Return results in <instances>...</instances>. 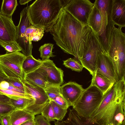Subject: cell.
Here are the masks:
<instances>
[{
    "label": "cell",
    "mask_w": 125,
    "mask_h": 125,
    "mask_svg": "<svg viewBox=\"0 0 125 125\" xmlns=\"http://www.w3.org/2000/svg\"><path fill=\"white\" fill-rule=\"evenodd\" d=\"M44 31L52 34L57 45L64 52L79 61L93 32L88 25L82 24L63 8Z\"/></svg>",
    "instance_id": "cell-1"
},
{
    "label": "cell",
    "mask_w": 125,
    "mask_h": 125,
    "mask_svg": "<svg viewBox=\"0 0 125 125\" xmlns=\"http://www.w3.org/2000/svg\"><path fill=\"white\" fill-rule=\"evenodd\" d=\"M70 0H36L28 9L31 24L45 31L57 18Z\"/></svg>",
    "instance_id": "cell-2"
},
{
    "label": "cell",
    "mask_w": 125,
    "mask_h": 125,
    "mask_svg": "<svg viewBox=\"0 0 125 125\" xmlns=\"http://www.w3.org/2000/svg\"><path fill=\"white\" fill-rule=\"evenodd\" d=\"M104 95L96 87L90 84L84 89L73 109L79 115L89 118L100 104Z\"/></svg>",
    "instance_id": "cell-3"
},
{
    "label": "cell",
    "mask_w": 125,
    "mask_h": 125,
    "mask_svg": "<svg viewBox=\"0 0 125 125\" xmlns=\"http://www.w3.org/2000/svg\"><path fill=\"white\" fill-rule=\"evenodd\" d=\"M112 0H96L94 3L100 12L101 18L100 31L98 36L104 50L107 52L109 42L115 25L111 19Z\"/></svg>",
    "instance_id": "cell-4"
},
{
    "label": "cell",
    "mask_w": 125,
    "mask_h": 125,
    "mask_svg": "<svg viewBox=\"0 0 125 125\" xmlns=\"http://www.w3.org/2000/svg\"><path fill=\"white\" fill-rule=\"evenodd\" d=\"M26 57L19 51L0 55V68L8 77L18 78L23 81L25 74L22 65Z\"/></svg>",
    "instance_id": "cell-5"
},
{
    "label": "cell",
    "mask_w": 125,
    "mask_h": 125,
    "mask_svg": "<svg viewBox=\"0 0 125 125\" xmlns=\"http://www.w3.org/2000/svg\"><path fill=\"white\" fill-rule=\"evenodd\" d=\"M101 53L107 54L104 50L98 35L93 31L85 48L83 56L79 61L83 68L92 75L96 70L99 54Z\"/></svg>",
    "instance_id": "cell-6"
},
{
    "label": "cell",
    "mask_w": 125,
    "mask_h": 125,
    "mask_svg": "<svg viewBox=\"0 0 125 125\" xmlns=\"http://www.w3.org/2000/svg\"><path fill=\"white\" fill-rule=\"evenodd\" d=\"M23 82L25 93L31 96L35 100L33 104L23 110L34 115L41 114L43 109L50 102L44 88L31 84L24 80Z\"/></svg>",
    "instance_id": "cell-7"
},
{
    "label": "cell",
    "mask_w": 125,
    "mask_h": 125,
    "mask_svg": "<svg viewBox=\"0 0 125 125\" xmlns=\"http://www.w3.org/2000/svg\"><path fill=\"white\" fill-rule=\"evenodd\" d=\"M24 8L20 13V18L18 25L16 26V35L15 40L21 48V51L26 57L32 55L33 46L31 42L27 39L26 36L27 29L32 25L29 19L28 13V6Z\"/></svg>",
    "instance_id": "cell-8"
},
{
    "label": "cell",
    "mask_w": 125,
    "mask_h": 125,
    "mask_svg": "<svg viewBox=\"0 0 125 125\" xmlns=\"http://www.w3.org/2000/svg\"><path fill=\"white\" fill-rule=\"evenodd\" d=\"M94 5L89 0H70L63 8L82 24L88 25V19Z\"/></svg>",
    "instance_id": "cell-9"
},
{
    "label": "cell",
    "mask_w": 125,
    "mask_h": 125,
    "mask_svg": "<svg viewBox=\"0 0 125 125\" xmlns=\"http://www.w3.org/2000/svg\"><path fill=\"white\" fill-rule=\"evenodd\" d=\"M40 67L46 75L48 83L60 86L63 83V71L57 67L53 61L50 59L42 60Z\"/></svg>",
    "instance_id": "cell-10"
},
{
    "label": "cell",
    "mask_w": 125,
    "mask_h": 125,
    "mask_svg": "<svg viewBox=\"0 0 125 125\" xmlns=\"http://www.w3.org/2000/svg\"><path fill=\"white\" fill-rule=\"evenodd\" d=\"M16 27L12 18L0 14V45L15 41Z\"/></svg>",
    "instance_id": "cell-11"
},
{
    "label": "cell",
    "mask_w": 125,
    "mask_h": 125,
    "mask_svg": "<svg viewBox=\"0 0 125 125\" xmlns=\"http://www.w3.org/2000/svg\"><path fill=\"white\" fill-rule=\"evenodd\" d=\"M84 89L82 85L74 82H69L61 86V94L69 104L73 106Z\"/></svg>",
    "instance_id": "cell-12"
},
{
    "label": "cell",
    "mask_w": 125,
    "mask_h": 125,
    "mask_svg": "<svg viewBox=\"0 0 125 125\" xmlns=\"http://www.w3.org/2000/svg\"><path fill=\"white\" fill-rule=\"evenodd\" d=\"M97 69L111 80L116 82L114 65L107 54L101 53L99 54L96 65V69Z\"/></svg>",
    "instance_id": "cell-13"
},
{
    "label": "cell",
    "mask_w": 125,
    "mask_h": 125,
    "mask_svg": "<svg viewBox=\"0 0 125 125\" xmlns=\"http://www.w3.org/2000/svg\"><path fill=\"white\" fill-rule=\"evenodd\" d=\"M111 16L115 25L125 27V0H112Z\"/></svg>",
    "instance_id": "cell-14"
},
{
    "label": "cell",
    "mask_w": 125,
    "mask_h": 125,
    "mask_svg": "<svg viewBox=\"0 0 125 125\" xmlns=\"http://www.w3.org/2000/svg\"><path fill=\"white\" fill-rule=\"evenodd\" d=\"M116 82L97 69L92 76L91 84L96 87L104 95Z\"/></svg>",
    "instance_id": "cell-15"
},
{
    "label": "cell",
    "mask_w": 125,
    "mask_h": 125,
    "mask_svg": "<svg viewBox=\"0 0 125 125\" xmlns=\"http://www.w3.org/2000/svg\"><path fill=\"white\" fill-rule=\"evenodd\" d=\"M55 125H100L89 118L79 115L73 109H70L67 119L63 121H55Z\"/></svg>",
    "instance_id": "cell-16"
},
{
    "label": "cell",
    "mask_w": 125,
    "mask_h": 125,
    "mask_svg": "<svg viewBox=\"0 0 125 125\" xmlns=\"http://www.w3.org/2000/svg\"><path fill=\"white\" fill-rule=\"evenodd\" d=\"M24 81L34 85L44 88L47 83L46 76L40 67L25 74Z\"/></svg>",
    "instance_id": "cell-17"
},
{
    "label": "cell",
    "mask_w": 125,
    "mask_h": 125,
    "mask_svg": "<svg viewBox=\"0 0 125 125\" xmlns=\"http://www.w3.org/2000/svg\"><path fill=\"white\" fill-rule=\"evenodd\" d=\"M10 125H19L26 121L34 119L35 115L23 110L16 109L10 114Z\"/></svg>",
    "instance_id": "cell-18"
},
{
    "label": "cell",
    "mask_w": 125,
    "mask_h": 125,
    "mask_svg": "<svg viewBox=\"0 0 125 125\" xmlns=\"http://www.w3.org/2000/svg\"><path fill=\"white\" fill-rule=\"evenodd\" d=\"M89 16L88 24L98 36L101 25V18L100 12L95 3Z\"/></svg>",
    "instance_id": "cell-19"
},
{
    "label": "cell",
    "mask_w": 125,
    "mask_h": 125,
    "mask_svg": "<svg viewBox=\"0 0 125 125\" xmlns=\"http://www.w3.org/2000/svg\"><path fill=\"white\" fill-rule=\"evenodd\" d=\"M42 60L34 58L32 55L26 57L22 64V68L25 74L31 72L39 67L42 65Z\"/></svg>",
    "instance_id": "cell-20"
},
{
    "label": "cell",
    "mask_w": 125,
    "mask_h": 125,
    "mask_svg": "<svg viewBox=\"0 0 125 125\" xmlns=\"http://www.w3.org/2000/svg\"><path fill=\"white\" fill-rule=\"evenodd\" d=\"M44 31L43 28L32 24L27 29L26 36L27 40L31 42L32 41H38L43 37Z\"/></svg>",
    "instance_id": "cell-21"
},
{
    "label": "cell",
    "mask_w": 125,
    "mask_h": 125,
    "mask_svg": "<svg viewBox=\"0 0 125 125\" xmlns=\"http://www.w3.org/2000/svg\"><path fill=\"white\" fill-rule=\"evenodd\" d=\"M18 5L17 0H3L2 1L0 14L12 18Z\"/></svg>",
    "instance_id": "cell-22"
},
{
    "label": "cell",
    "mask_w": 125,
    "mask_h": 125,
    "mask_svg": "<svg viewBox=\"0 0 125 125\" xmlns=\"http://www.w3.org/2000/svg\"><path fill=\"white\" fill-rule=\"evenodd\" d=\"M34 99L23 97H18L14 99L10 98V104L15 110H24L28 106L33 104Z\"/></svg>",
    "instance_id": "cell-23"
},
{
    "label": "cell",
    "mask_w": 125,
    "mask_h": 125,
    "mask_svg": "<svg viewBox=\"0 0 125 125\" xmlns=\"http://www.w3.org/2000/svg\"><path fill=\"white\" fill-rule=\"evenodd\" d=\"M125 101L119 104L111 123L108 125H122L125 120Z\"/></svg>",
    "instance_id": "cell-24"
},
{
    "label": "cell",
    "mask_w": 125,
    "mask_h": 125,
    "mask_svg": "<svg viewBox=\"0 0 125 125\" xmlns=\"http://www.w3.org/2000/svg\"><path fill=\"white\" fill-rule=\"evenodd\" d=\"M54 45L50 43H45L41 46L39 49L40 53V56L44 60L49 59L50 57H53L55 55H53L52 50Z\"/></svg>",
    "instance_id": "cell-25"
},
{
    "label": "cell",
    "mask_w": 125,
    "mask_h": 125,
    "mask_svg": "<svg viewBox=\"0 0 125 125\" xmlns=\"http://www.w3.org/2000/svg\"><path fill=\"white\" fill-rule=\"evenodd\" d=\"M44 89L50 100L61 94L60 85L51 84L47 83Z\"/></svg>",
    "instance_id": "cell-26"
},
{
    "label": "cell",
    "mask_w": 125,
    "mask_h": 125,
    "mask_svg": "<svg viewBox=\"0 0 125 125\" xmlns=\"http://www.w3.org/2000/svg\"><path fill=\"white\" fill-rule=\"evenodd\" d=\"M50 102L52 107L56 120L59 121H62L67 112V109L61 107L52 100H50Z\"/></svg>",
    "instance_id": "cell-27"
},
{
    "label": "cell",
    "mask_w": 125,
    "mask_h": 125,
    "mask_svg": "<svg viewBox=\"0 0 125 125\" xmlns=\"http://www.w3.org/2000/svg\"><path fill=\"white\" fill-rule=\"evenodd\" d=\"M0 94L4 95L10 98L14 99L18 97H23L34 99L29 94L15 92L12 90L2 89L0 88Z\"/></svg>",
    "instance_id": "cell-28"
},
{
    "label": "cell",
    "mask_w": 125,
    "mask_h": 125,
    "mask_svg": "<svg viewBox=\"0 0 125 125\" xmlns=\"http://www.w3.org/2000/svg\"><path fill=\"white\" fill-rule=\"evenodd\" d=\"M63 64L67 67L72 70L80 72L83 68V66L77 60L70 58L63 61Z\"/></svg>",
    "instance_id": "cell-29"
},
{
    "label": "cell",
    "mask_w": 125,
    "mask_h": 125,
    "mask_svg": "<svg viewBox=\"0 0 125 125\" xmlns=\"http://www.w3.org/2000/svg\"><path fill=\"white\" fill-rule=\"evenodd\" d=\"M41 114L49 122L56 120L52 107L50 102L43 109Z\"/></svg>",
    "instance_id": "cell-30"
},
{
    "label": "cell",
    "mask_w": 125,
    "mask_h": 125,
    "mask_svg": "<svg viewBox=\"0 0 125 125\" xmlns=\"http://www.w3.org/2000/svg\"><path fill=\"white\" fill-rule=\"evenodd\" d=\"M13 87L25 92L24 86L23 81L18 78L7 77L5 80Z\"/></svg>",
    "instance_id": "cell-31"
},
{
    "label": "cell",
    "mask_w": 125,
    "mask_h": 125,
    "mask_svg": "<svg viewBox=\"0 0 125 125\" xmlns=\"http://www.w3.org/2000/svg\"><path fill=\"white\" fill-rule=\"evenodd\" d=\"M1 46L6 50V53H10L21 51V48L16 41L3 44Z\"/></svg>",
    "instance_id": "cell-32"
},
{
    "label": "cell",
    "mask_w": 125,
    "mask_h": 125,
    "mask_svg": "<svg viewBox=\"0 0 125 125\" xmlns=\"http://www.w3.org/2000/svg\"><path fill=\"white\" fill-rule=\"evenodd\" d=\"M50 100L53 101L60 107L64 109H67L70 106L68 103L61 94Z\"/></svg>",
    "instance_id": "cell-33"
},
{
    "label": "cell",
    "mask_w": 125,
    "mask_h": 125,
    "mask_svg": "<svg viewBox=\"0 0 125 125\" xmlns=\"http://www.w3.org/2000/svg\"><path fill=\"white\" fill-rule=\"evenodd\" d=\"M14 110L10 104L0 103V115H1L10 114Z\"/></svg>",
    "instance_id": "cell-34"
},
{
    "label": "cell",
    "mask_w": 125,
    "mask_h": 125,
    "mask_svg": "<svg viewBox=\"0 0 125 125\" xmlns=\"http://www.w3.org/2000/svg\"><path fill=\"white\" fill-rule=\"evenodd\" d=\"M34 120L38 125H51L50 122L41 115H37L35 117Z\"/></svg>",
    "instance_id": "cell-35"
},
{
    "label": "cell",
    "mask_w": 125,
    "mask_h": 125,
    "mask_svg": "<svg viewBox=\"0 0 125 125\" xmlns=\"http://www.w3.org/2000/svg\"><path fill=\"white\" fill-rule=\"evenodd\" d=\"M0 122L1 125H10V114L1 115Z\"/></svg>",
    "instance_id": "cell-36"
},
{
    "label": "cell",
    "mask_w": 125,
    "mask_h": 125,
    "mask_svg": "<svg viewBox=\"0 0 125 125\" xmlns=\"http://www.w3.org/2000/svg\"><path fill=\"white\" fill-rule=\"evenodd\" d=\"M10 98L7 96L3 94H0V103L10 104Z\"/></svg>",
    "instance_id": "cell-37"
},
{
    "label": "cell",
    "mask_w": 125,
    "mask_h": 125,
    "mask_svg": "<svg viewBox=\"0 0 125 125\" xmlns=\"http://www.w3.org/2000/svg\"><path fill=\"white\" fill-rule=\"evenodd\" d=\"M10 84L5 80L1 81L0 83V88L3 89H7L9 87Z\"/></svg>",
    "instance_id": "cell-38"
},
{
    "label": "cell",
    "mask_w": 125,
    "mask_h": 125,
    "mask_svg": "<svg viewBox=\"0 0 125 125\" xmlns=\"http://www.w3.org/2000/svg\"><path fill=\"white\" fill-rule=\"evenodd\" d=\"M8 89L12 90V91H14L15 92H16L18 93H21L23 94H26L25 92L20 90L18 89H17L12 86L10 85V86L7 89Z\"/></svg>",
    "instance_id": "cell-39"
},
{
    "label": "cell",
    "mask_w": 125,
    "mask_h": 125,
    "mask_svg": "<svg viewBox=\"0 0 125 125\" xmlns=\"http://www.w3.org/2000/svg\"><path fill=\"white\" fill-rule=\"evenodd\" d=\"M7 77L0 68V83L5 80Z\"/></svg>",
    "instance_id": "cell-40"
},
{
    "label": "cell",
    "mask_w": 125,
    "mask_h": 125,
    "mask_svg": "<svg viewBox=\"0 0 125 125\" xmlns=\"http://www.w3.org/2000/svg\"><path fill=\"white\" fill-rule=\"evenodd\" d=\"M35 123L34 119L26 121L19 125H34Z\"/></svg>",
    "instance_id": "cell-41"
},
{
    "label": "cell",
    "mask_w": 125,
    "mask_h": 125,
    "mask_svg": "<svg viewBox=\"0 0 125 125\" xmlns=\"http://www.w3.org/2000/svg\"><path fill=\"white\" fill-rule=\"evenodd\" d=\"M31 1V0H20L19 3L21 5H24Z\"/></svg>",
    "instance_id": "cell-42"
},
{
    "label": "cell",
    "mask_w": 125,
    "mask_h": 125,
    "mask_svg": "<svg viewBox=\"0 0 125 125\" xmlns=\"http://www.w3.org/2000/svg\"><path fill=\"white\" fill-rule=\"evenodd\" d=\"M122 125H125V120L123 122Z\"/></svg>",
    "instance_id": "cell-43"
},
{
    "label": "cell",
    "mask_w": 125,
    "mask_h": 125,
    "mask_svg": "<svg viewBox=\"0 0 125 125\" xmlns=\"http://www.w3.org/2000/svg\"><path fill=\"white\" fill-rule=\"evenodd\" d=\"M34 125H38L35 122V123Z\"/></svg>",
    "instance_id": "cell-44"
},
{
    "label": "cell",
    "mask_w": 125,
    "mask_h": 125,
    "mask_svg": "<svg viewBox=\"0 0 125 125\" xmlns=\"http://www.w3.org/2000/svg\"><path fill=\"white\" fill-rule=\"evenodd\" d=\"M1 115H0V117H1Z\"/></svg>",
    "instance_id": "cell-45"
}]
</instances>
